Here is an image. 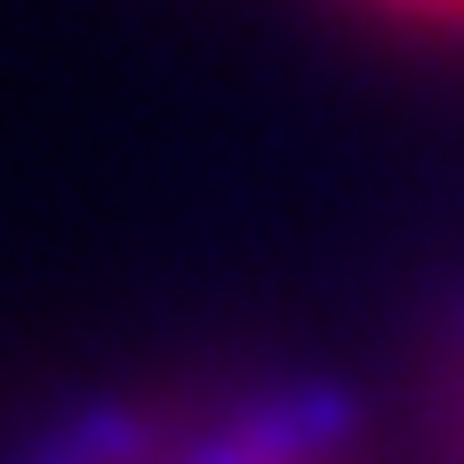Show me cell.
I'll use <instances>...</instances> for the list:
<instances>
[{"instance_id":"6da1fadb","label":"cell","mask_w":464,"mask_h":464,"mask_svg":"<svg viewBox=\"0 0 464 464\" xmlns=\"http://www.w3.org/2000/svg\"><path fill=\"white\" fill-rule=\"evenodd\" d=\"M432 432H440V457L464 464V296L449 328H440V369H432Z\"/></svg>"},{"instance_id":"7a4b0ae2","label":"cell","mask_w":464,"mask_h":464,"mask_svg":"<svg viewBox=\"0 0 464 464\" xmlns=\"http://www.w3.org/2000/svg\"><path fill=\"white\" fill-rule=\"evenodd\" d=\"M369 8H392V16H417V24H464V0H369Z\"/></svg>"}]
</instances>
